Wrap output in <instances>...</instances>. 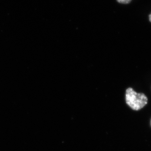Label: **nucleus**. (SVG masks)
<instances>
[{
  "mask_svg": "<svg viewBox=\"0 0 151 151\" xmlns=\"http://www.w3.org/2000/svg\"><path fill=\"white\" fill-rule=\"evenodd\" d=\"M126 102L133 110L138 111L147 104L148 99L144 93H137L133 88H129L126 91Z\"/></svg>",
  "mask_w": 151,
  "mask_h": 151,
  "instance_id": "f257e3e1",
  "label": "nucleus"
},
{
  "mask_svg": "<svg viewBox=\"0 0 151 151\" xmlns=\"http://www.w3.org/2000/svg\"><path fill=\"white\" fill-rule=\"evenodd\" d=\"M118 3L122 4H128L131 3L132 0H116Z\"/></svg>",
  "mask_w": 151,
  "mask_h": 151,
  "instance_id": "f03ea898",
  "label": "nucleus"
},
{
  "mask_svg": "<svg viewBox=\"0 0 151 151\" xmlns=\"http://www.w3.org/2000/svg\"><path fill=\"white\" fill-rule=\"evenodd\" d=\"M149 21H150V22L151 23V14H150L149 15Z\"/></svg>",
  "mask_w": 151,
  "mask_h": 151,
  "instance_id": "7ed1b4c3",
  "label": "nucleus"
}]
</instances>
